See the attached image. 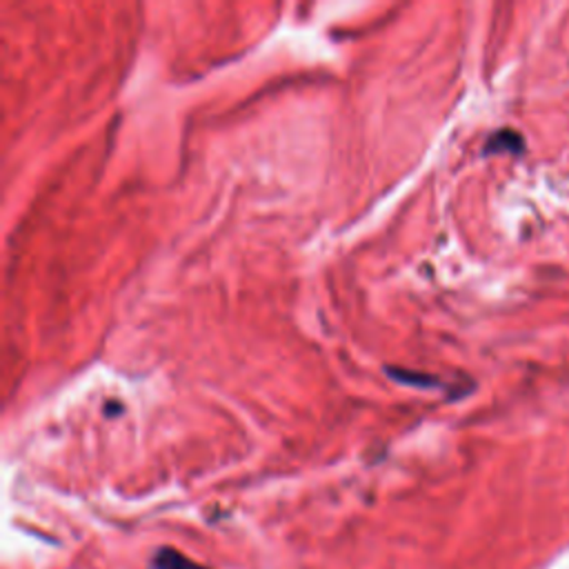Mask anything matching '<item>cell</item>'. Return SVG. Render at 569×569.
Here are the masks:
<instances>
[{
  "mask_svg": "<svg viewBox=\"0 0 569 569\" xmlns=\"http://www.w3.org/2000/svg\"><path fill=\"white\" fill-rule=\"evenodd\" d=\"M156 569H207V567H200L198 562L189 560L187 556L173 551V549H162L158 556H156Z\"/></svg>",
  "mask_w": 569,
  "mask_h": 569,
  "instance_id": "obj_1",
  "label": "cell"
},
{
  "mask_svg": "<svg viewBox=\"0 0 569 569\" xmlns=\"http://www.w3.org/2000/svg\"><path fill=\"white\" fill-rule=\"evenodd\" d=\"M520 151L522 149V140L518 133L509 131V129H500L496 131L489 140H487V153H493V151Z\"/></svg>",
  "mask_w": 569,
  "mask_h": 569,
  "instance_id": "obj_2",
  "label": "cell"
}]
</instances>
